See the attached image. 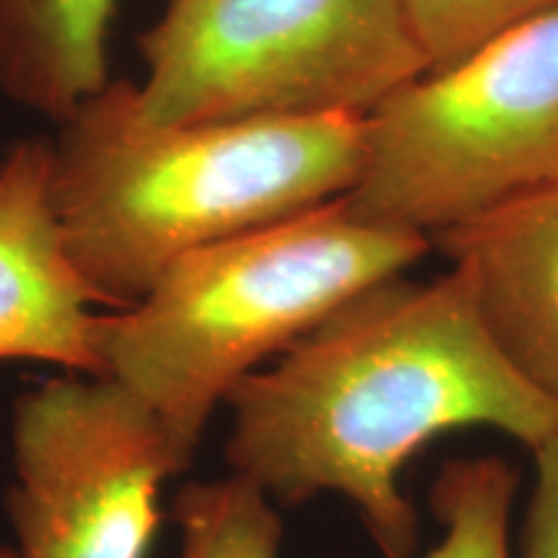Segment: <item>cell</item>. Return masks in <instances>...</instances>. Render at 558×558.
Returning a JSON list of instances; mask_svg holds the SVG:
<instances>
[{"label": "cell", "instance_id": "obj_1", "mask_svg": "<svg viewBox=\"0 0 558 558\" xmlns=\"http://www.w3.org/2000/svg\"><path fill=\"white\" fill-rule=\"evenodd\" d=\"M230 471L271 501L337 494L386 558H411L418 514L403 469L432 439L484 427L533 452L558 435V401L488 329L458 269L375 284L230 393Z\"/></svg>", "mask_w": 558, "mask_h": 558}, {"label": "cell", "instance_id": "obj_2", "mask_svg": "<svg viewBox=\"0 0 558 558\" xmlns=\"http://www.w3.org/2000/svg\"><path fill=\"white\" fill-rule=\"evenodd\" d=\"M50 197L70 262L130 308L194 248L347 197L365 117L153 122L137 83L109 81L50 135Z\"/></svg>", "mask_w": 558, "mask_h": 558}, {"label": "cell", "instance_id": "obj_3", "mask_svg": "<svg viewBox=\"0 0 558 558\" xmlns=\"http://www.w3.org/2000/svg\"><path fill=\"white\" fill-rule=\"evenodd\" d=\"M432 248L344 197L194 248L130 308L101 313V378L137 399L190 471L248 375Z\"/></svg>", "mask_w": 558, "mask_h": 558}, {"label": "cell", "instance_id": "obj_4", "mask_svg": "<svg viewBox=\"0 0 558 558\" xmlns=\"http://www.w3.org/2000/svg\"><path fill=\"white\" fill-rule=\"evenodd\" d=\"M558 184V9L365 114V160L347 202L369 220L437 239Z\"/></svg>", "mask_w": 558, "mask_h": 558}, {"label": "cell", "instance_id": "obj_5", "mask_svg": "<svg viewBox=\"0 0 558 558\" xmlns=\"http://www.w3.org/2000/svg\"><path fill=\"white\" fill-rule=\"evenodd\" d=\"M137 50L166 124L365 117L427 73L401 0H169Z\"/></svg>", "mask_w": 558, "mask_h": 558}, {"label": "cell", "instance_id": "obj_6", "mask_svg": "<svg viewBox=\"0 0 558 558\" xmlns=\"http://www.w3.org/2000/svg\"><path fill=\"white\" fill-rule=\"evenodd\" d=\"M11 456L19 558H145L160 488L186 471L143 403L73 373L19 396Z\"/></svg>", "mask_w": 558, "mask_h": 558}, {"label": "cell", "instance_id": "obj_7", "mask_svg": "<svg viewBox=\"0 0 558 558\" xmlns=\"http://www.w3.org/2000/svg\"><path fill=\"white\" fill-rule=\"evenodd\" d=\"M50 135L0 158V360L101 378L99 300L70 262L50 197Z\"/></svg>", "mask_w": 558, "mask_h": 558}, {"label": "cell", "instance_id": "obj_8", "mask_svg": "<svg viewBox=\"0 0 558 558\" xmlns=\"http://www.w3.org/2000/svg\"><path fill=\"white\" fill-rule=\"evenodd\" d=\"M471 284L488 329L558 401V184L432 239Z\"/></svg>", "mask_w": 558, "mask_h": 558}, {"label": "cell", "instance_id": "obj_9", "mask_svg": "<svg viewBox=\"0 0 558 558\" xmlns=\"http://www.w3.org/2000/svg\"><path fill=\"white\" fill-rule=\"evenodd\" d=\"M117 0H0V94L50 122L109 83Z\"/></svg>", "mask_w": 558, "mask_h": 558}, {"label": "cell", "instance_id": "obj_10", "mask_svg": "<svg viewBox=\"0 0 558 558\" xmlns=\"http://www.w3.org/2000/svg\"><path fill=\"white\" fill-rule=\"evenodd\" d=\"M518 484L512 465L494 456L445 463L432 486L442 538L411 558H512L509 522Z\"/></svg>", "mask_w": 558, "mask_h": 558}, {"label": "cell", "instance_id": "obj_11", "mask_svg": "<svg viewBox=\"0 0 558 558\" xmlns=\"http://www.w3.org/2000/svg\"><path fill=\"white\" fill-rule=\"evenodd\" d=\"M181 558H279L282 520L254 481H190L173 499Z\"/></svg>", "mask_w": 558, "mask_h": 558}, {"label": "cell", "instance_id": "obj_12", "mask_svg": "<svg viewBox=\"0 0 558 558\" xmlns=\"http://www.w3.org/2000/svg\"><path fill=\"white\" fill-rule=\"evenodd\" d=\"M401 5L427 70H439L556 11L558 0H401Z\"/></svg>", "mask_w": 558, "mask_h": 558}, {"label": "cell", "instance_id": "obj_13", "mask_svg": "<svg viewBox=\"0 0 558 558\" xmlns=\"http://www.w3.org/2000/svg\"><path fill=\"white\" fill-rule=\"evenodd\" d=\"M535 486L522 530V558H558V435L533 450Z\"/></svg>", "mask_w": 558, "mask_h": 558}, {"label": "cell", "instance_id": "obj_14", "mask_svg": "<svg viewBox=\"0 0 558 558\" xmlns=\"http://www.w3.org/2000/svg\"><path fill=\"white\" fill-rule=\"evenodd\" d=\"M0 558H19L16 548H9V546H0Z\"/></svg>", "mask_w": 558, "mask_h": 558}]
</instances>
